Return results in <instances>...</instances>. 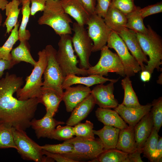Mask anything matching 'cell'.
Wrapping results in <instances>:
<instances>
[{
  "label": "cell",
  "instance_id": "cell-36",
  "mask_svg": "<svg viewBox=\"0 0 162 162\" xmlns=\"http://www.w3.org/2000/svg\"><path fill=\"white\" fill-rule=\"evenodd\" d=\"M150 111L153 127L159 132L162 125V98L154 99L152 102Z\"/></svg>",
  "mask_w": 162,
  "mask_h": 162
},
{
  "label": "cell",
  "instance_id": "cell-4",
  "mask_svg": "<svg viewBox=\"0 0 162 162\" xmlns=\"http://www.w3.org/2000/svg\"><path fill=\"white\" fill-rule=\"evenodd\" d=\"M38 55V60L30 75L26 78V83L22 88L16 92L17 98L26 100L34 98H41L42 90V76L46 67L47 59L45 49L39 51Z\"/></svg>",
  "mask_w": 162,
  "mask_h": 162
},
{
  "label": "cell",
  "instance_id": "cell-40",
  "mask_svg": "<svg viewBox=\"0 0 162 162\" xmlns=\"http://www.w3.org/2000/svg\"><path fill=\"white\" fill-rule=\"evenodd\" d=\"M43 150L52 153L64 154L70 153L74 150L73 145L70 143L64 142L57 144H45L41 146Z\"/></svg>",
  "mask_w": 162,
  "mask_h": 162
},
{
  "label": "cell",
  "instance_id": "cell-33",
  "mask_svg": "<svg viewBox=\"0 0 162 162\" xmlns=\"http://www.w3.org/2000/svg\"><path fill=\"white\" fill-rule=\"evenodd\" d=\"M10 124L0 122V149L13 148L17 149L13 139Z\"/></svg>",
  "mask_w": 162,
  "mask_h": 162
},
{
  "label": "cell",
  "instance_id": "cell-49",
  "mask_svg": "<svg viewBox=\"0 0 162 162\" xmlns=\"http://www.w3.org/2000/svg\"><path fill=\"white\" fill-rule=\"evenodd\" d=\"M152 74L146 70H141L140 73V78L141 80L143 82H149L151 79Z\"/></svg>",
  "mask_w": 162,
  "mask_h": 162
},
{
  "label": "cell",
  "instance_id": "cell-25",
  "mask_svg": "<svg viewBox=\"0 0 162 162\" xmlns=\"http://www.w3.org/2000/svg\"><path fill=\"white\" fill-rule=\"evenodd\" d=\"M40 103L45 106L46 113L53 117L57 112L61 102V97L56 93L50 91L42 90Z\"/></svg>",
  "mask_w": 162,
  "mask_h": 162
},
{
  "label": "cell",
  "instance_id": "cell-27",
  "mask_svg": "<svg viewBox=\"0 0 162 162\" xmlns=\"http://www.w3.org/2000/svg\"><path fill=\"white\" fill-rule=\"evenodd\" d=\"M21 2L19 0H12L6 5L5 10L7 18L4 22L6 28V33L9 34L18 22L20 13L19 6Z\"/></svg>",
  "mask_w": 162,
  "mask_h": 162
},
{
  "label": "cell",
  "instance_id": "cell-41",
  "mask_svg": "<svg viewBox=\"0 0 162 162\" xmlns=\"http://www.w3.org/2000/svg\"><path fill=\"white\" fill-rule=\"evenodd\" d=\"M162 12V2L154 4L148 5L142 8H141L140 10V14L143 19L149 16Z\"/></svg>",
  "mask_w": 162,
  "mask_h": 162
},
{
  "label": "cell",
  "instance_id": "cell-18",
  "mask_svg": "<svg viewBox=\"0 0 162 162\" xmlns=\"http://www.w3.org/2000/svg\"><path fill=\"white\" fill-rule=\"evenodd\" d=\"M63 122L56 120L49 115L46 114L41 119L34 118L30 122V127L34 130L37 137L48 138L50 133L59 125L64 124Z\"/></svg>",
  "mask_w": 162,
  "mask_h": 162
},
{
  "label": "cell",
  "instance_id": "cell-26",
  "mask_svg": "<svg viewBox=\"0 0 162 162\" xmlns=\"http://www.w3.org/2000/svg\"><path fill=\"white\" fill-rule=\"evenodd\" d=\"M27 41H20L19 45L12 49L10 53L11 60L16 64L21 62H24L34 66L36 64L37 62L34 60L31 55Z\"/></svg>",
  "mask_w": 162,
  "mask_h": 162
},
{
  "label": "cell",
  "instance_id": "cell-38",
  "mask_svg": "<svg viewBox=\"0 0 162 162\" xmlns=\"http://www.w3.org/2000/svg\"><path fill=\"white\" fill-rule=\"evenodd\" d=\"M74 136L73 126L59 125L50 133L48 138L65 141L72 138Z\"/></svg>",
  "mask_w": 162,
  "mask_h": 162
},
{
  "label": "cell",
  "instance_id": "cell-17",
  "mask_svg": "<svg viewBox=\"0 0 162 162\" xmlns=\"http://www.w3.org/2000/svg\"><path fill=\"white\" fill-rule=\"evenodd\" d=\"M95 104L94 98L91 93L73 109L66 121V125L73 126L80 122L87 117Z\"/></svg>",
  "mask_w": 162,
  "mask_h": 162
},
{
  "label": "cell",
  "instance_id": "cell-53",
  "mask_svg": "<svg viewBox=\"0 0 162 162\" xmlns=\"http://www.w3.org/2000/svg\"><path fill=\"white\" fill-rule=\"evenodd\" d=\"M20 0V1L21 2L23 0Z\"/></svg>",
  "mask_w": 162,
  "mask_h": 162
},
{
  "label": "cell",
  "instance_id": "cell-8",
  "mask_svg": "<svg viewBox=\"0 0 162 162\" xmlns=\"http://www.w3.org/2000/svg\"><path fill=\"white\" fill-rule=\"evenodd\" d=\"M98 63L87 70L88 75H97L107 76L109 73H115L123 77L126 75L123 64L118 56L105 45L100 50Z\"/></svg>",
  "mask_w": 162,
  "mask_h": 162
},
{
  "label": "cell",
  "instance_id": "cell-1",
  "mask_svg": "<svg viewBox=\"0 0 162 162\" xmlns=\"http://www.w3.org/2000/svg\"><path fill=\"white\" fill-rule=\"evenodd\" d=\"M23 83L22 77L8 72L0 79V122L25 130L30 127L40 101L37 98L20 100L14 97Z\"/></svg>",
  "mask_w": 162,
  "mask_h": 162
},
{
  "label": "cell",
  "instance_id": "cell-47",
  "mask_svg": "<svg viewBox=\"0 0 162 162\" xmlns=\"http://www.w3.org/2000/svg\"><path fill=\"white\" fill-rule=\"evenodd\" d=\"M142 149H137L133 152L128 154L125 162H143L141 157Z\"/></svg>",
  "mask_w": 162,
  "mask_h": 162
},
{
  "label": "cell",
  "instance_id": "cell-43",
  "mask_svg": "<svg viewBox=\"0 0 162 162\" xmlns=\"http://www.w3.org/2000/svg\"><path fill=\"white\" fill-rule=\"evenodd\" d=\"M47 0H30L31 15L34 16L39 11H43Z\"/></svg>",
  "mask_w": 162,
  "mask_h": 162
},
{
  "label": "cell",
  "instance_id": "cell-20",
  "mask_svg": "<svg viewBox=\"0 0 162 162\" xmlns=\"http://www.w3.org/2000/svg\"><path fill=\"white\" fill-rule=\"evenodd\" d=\"M65 12L73 18L79 24L84 26L90 15L79 0H60Z\"/></svg>",
  "mask_w": 162,
  "mask_h": 162
},
{
  "label": "cell",
  "instance_id": "cell-3",
  "mask_svg": "<svg viewBox=\"0 0 162 162\" xmlns=\"http://www.w3.org/2000/svg\"><path fill=\"white\" fill-rule=\"evenodd\" d=\"M148 32L142 34L135 32L140 46L144 53L149 59L144 70L152 74L155 69L160 70L162 64V40L161 37L151 28L147 25Z\"/></svg>",
  "mask_w": 162,
  "mask_h": 162
},
{
  "label": "cell",
  "instance_id": "cell-44",
  "mask_svg": "<svg viewBox=\"0 0 162 162\" xmlns=\"http://www.w3.org/2000/svg\"><path fill=\"white\" fill-rule=\"evenodd\" d=\"M43 153L47 157L58 162H77L61 154L52 153L42 149Z\"/></svg>",
  "mask_w": 162,
  "mask_h": 162
},
{
  "label": "cell",
  "instance_id": "cell-35",
  "mask_svg": "<svg viewBox=\"0 0 162 162\" xmlns=\"http://www.w3.org/2000/svg\"><path fill=\"white\" fill-rule=\"evenodd\" d=\"M158 132L153 127L152 132L142 148L143 156L152 162L153 154L156 148L159 136Z\"/></svg>",
  "mask_w": 162,
  "mask_h": 162
},
{
  "label": "cell",
  "instance_id": "cell-7",
  "mask_svg": "<svg viewBox=\"0 0 162 162\" xmlns=\"http://www.w3.org/2000/svg\"><path fill=\"white\" fill-rule=\"evenodd\" d=\"M64 142L72 144L74 148L72 152L62 154L77 162L84 160L94 162L105 150L99 138L89 140L76 136Z\"/></svg>",
  "mask_w": 162,
  "mask_h": 162
},
{
  "label": "cell",
  "instance_id": "cell-13",
  "mask_svg": "<svg viewBox=\"0 0 162 162\" xmlns=\"http://www.w3.org/2000/svg\"><path fill=\"white\" fill-rule=\"evenodd\" d=\"M110 28L116 32L123 40L140 65L141 71L144 70L145 65L144 63L147 64L148 60L140 46L135 32L125 27L121 26H112Z\"/></svg>",
  "mask_w": 162,
  "mask_h": 162
},
{
  "label": "cell",
  "instance_id": "cell-23",
  "mask_svg": "<svg viewBox=\"0 0 162 162\" xmlns=\"http://www.w3.org/2000/svg\"><path fill=\"white\" fill-rule=\"evenodd\" d=\"M116 148L128 154L137 149L134 127L128 126L120 130Z\"/></svg>",
  "mask_w": 162,
  "mask_h": 162
},
{
  "label": "cell",
  "instance_id": "cell-52",
  "mask_svg": "<svg viewBox=\"0 0 162 162\" xmlns=\"http://www.w3.org/2000/svg\"><path fill=\"white\" fill-rule=\"evenodd\" d=\"M2 14H1L0 12V26H2Z\"/></svg>",
  "mask_w": 162,
  "mask_h": 162
},
{
  "label": "cell",
  "instance_id": "cell-37",
  "mask_svg": "<svg viewBox=\"0 0 162 162\" xmlns=\"http://www.w3.org/2000/svg\"><path fill=\"white\" fill-rule=\"evenodd\" d=\"M74 136L89 140L95 139L93 132L94 124L91 121L86 120L84 123H79L74 126Z\"/></svg>",
  "mask_w": 162,
  "mask_h": 162
},
{
  "label": "cell",
  "instance_id": "cell-45",
  "mask_svg": "<svg viewBox=\"0 0 162 162\" xmlns=\"http://www.w3.org/2000/svg\"><path fill=\"white\" fill-rule=\"evenodd\" d=\"M162 137L159 136L158 143L153 154L152 162H162Z\"/></svg>",
  "mask_w": 162,
  "mask_h": 162
},
{
  "label": "cell",
  "instance_id": "cell-46",
  "mask_svg": "<svg viewBox=\"0 0 162 162\" xmlns=\"http://www.w3.org/2000/svg\"><path fill=\"white\" fill-rule=\"evenodd\" d=\"M83 6L90 15L94 14L96 0H79Z\"/></svg>",
  "mask_w": 162,
  "mask_h": 162
},
{
  "label": "cell",
  "instance_id": "cell-31",
  "mask_svg": "<svg viewBox=\"0 0 162 162\" xmlns=\"http://www.w3.org/2000/svg\"><path fill=\"white\" fill-rule=\"evenodd\" d=\"M19 26L20 22H18L11 31L7 40L2 46H0V59L11 60V52L14 44L19 40L18 29Z\"/></svg>",
  "mask_w": 162,
  "mask_h": 162
},
{
  "label": "cell",
  "instance_id": "cell-48",
  "mask_svg": "<svg viewBox=\"0 0 162 162\" xmlns=\"http://www.w3.org/2000/svg\"><path fill=\"white\" fill-rule=\"evenodd\" d=\"M16 64L12 60L0 59V79L3 75L4 70L10 69Z\"/></svg>",
  "mask_w": 162,
  "mask_h": 162
},
{
  "label": "cell",
  "instance_id": "cell-39",
  "mask_svg": "<svg viewBox=\"0 0 162 162\" xmlns=\"http://www.w3.org/2000/svg\"><path fill=\"white\" fill-rule=\"evenodd\" d=\"M134 0H112L110 6L114 7L126 16L135 10L137 8Z\"/></svg>",
  "mask_w": 162,
  "mask_h": 162
},
{
  "label": "cell",
  "instance_id": "cell-50",
  "mask_svg": "<svg viewBox=\"0 0 162 162\" xmlns=\"http://www.w3.org/2000/svg\"><path fill=\"white\" fill-rule=\"evenodd\" d=\"M9 2L8 0H0V9L5 10V7Z\"/></svg>",
  "mask_w": 162,
  "mask_h": 162
},
{
  "label": "cell",
  "instance_id": "cell-51",
  "mask_svg": "<svg viewBox=\"0 0 162 162\" xmlns=\"http://www.w3.org/2000/svg\"><path fill=\"white\" fill-rule=\"evenodd\" d=\"M162 73H161V74H160V75L158 76V79L157 80V82L158 84H162Z\"/></svg>",
  "mask_w": 162,
  "mask_h": 162
},
{
  "label": "cell",
  "instance_id": "cell-29",
  "mask_svg": "<svg viewBox=\"0 0 162 162\" xmlns=\"http://www.w3.org/2000/svg\"><path fill=\"white\" fill-rule=\"evenodd\" d=\"M21 3L22 5V18L18 29L19 38L20 41H28L31 37L30 32L26 29L31 15L30 0H23L21 1Z\"/></svg>",
  "mask_w": 162,
  "mask_h": 162
},
{
  "label": "cell",
  "instance_id": "cell-11",
  "mask_svg": "<svg viewBox=\"0 0 162 162\" xmlns=\"http://www.w3.org/2000/svg\"><path fill=\"white\" fill-rule=\"evenodd\" d=\"M106 46L116 52L124 67L126 76H134L140 71L141 68L131 54L125 43L115 31L111 30L107 39Z\"/></svg>",
  "mask_w": 162,
  "mask_h": 162
},
{
  "label": "cell",
  "instance_id": "cell-16",
  "mask_svg": "<svg viewBox=\"0 0 162 162\" xmlns=\"http://www.w3.org/2000/svg\"><path fill=\"white\" fill-rule=\"evenodd\" d=\"M151 103L137 107H128L122 104L114 108L129 126L134 127L141 118L150 111Z\"/></svg>",
  "mask_w": 162,
  "mask_h": 162
},
{
  "label": "cell",
  "instance_id": "cell-22",
  "mask_svg": "<svg viewBox=\"0 0 162 162\" xmlns=\"http://www.w3.org/2000/svg\"><path fill=\"white\" fill-rule=\"evenodd\" d=\"M95 114L98 120L104 125L113 126L120 129L128 126L114 110L99 107L96 110Z\"/></svg>",
  "mask_w": 162,
  "mask_h": 162
},
{
  "label": "cell",
  "instance_id": "cell-6",
  "mask_svg": "<svg viewBox=\"0 0 162 162\" xmlns=\"http://www.w3.org/2000/svg\"><path fill=\"white\" fill-rule=\"evenodd\" d=\"M45 49L47 62L43 73L42 90L53 92L62 98L64 92L62 86L64 77L56 58L57 51L51 45H47Z\"/></svg>",
  "mask_w": 162,
  "mask_h": 162
},
{
  "label": "cell",
  "instance_id": "cell-28",
  "mask_svg": "<svg viewBox=\"0 0 162 162\" xmlns=\"http://www.w3.org/2000/svg\"><path fill=\"white\" fill-rule=\"evenodd\" d=\"M121 85L124 90L123 100L121 104L128 107H137L141 105L134 92L130 77L125 76L121 80Z\"/></svg>",
  "mask_w": 162,
  "mask_h": 162
},
{
  "label": "cell",
  "instance_id": "cell-30",
  "mask_svg": "<svg viewBox=\"0 0 162 162\" xmlns=\"http://www.w3.org/2000/svg\"><path fill=\"white\" fill-rule=\"evenodd\" d=\"M140 7L137 6L135 10L126 16L127 21L125 27L135 32L145 34L147 33L148 30L140 14Z\"/></svg>",
  "mask_w": 162,
  "mask_h": 162
},
{
  "label": "cell",
  "instance_id": "cell-24",
  "mask_svg": "<svg viewBox=\"0 0 162 162\" xmlns=\"http://www.w3.org/2000/svg\"><path fill=\"white\" fill-rule=\"evenodd\" d=\"M120 129L113 126L104 125L98 130H93L94 135L98 136L105 150L116 148Z\"/></svg>",
  "mask_w": 162,
  "mask_h": 162
},
{
  "label": "cell",
  "instance_id": "cell-42",
  "mask_svg": "<svg viewBox=\"0 0 162 162\" xmlns=\"http://www.w3.org/2000/svg\"><path fill=\"white\" fill-rule=\"evenodd\" d=\"M112 0H96L94 14L104 18L109 7Z\"/></svg>",
  "mask_w": 162,
  "mask_h": 162
},
{
  "label": "cell",
  "instance_id": "cell-32",
  "mask_svg": "<svg viewBox=\"0 0 162 162\" xmlns=\"http://www.w3.org/2000/svg\"><path fill=\"white\" fill-rule=\"evenodd\" d=\"M104 21L110 28L115 26L125 27L127 20L126 16L116 8L110 6Z\"/></svg>",
  "mask_w": 162,
  "mask_h": 162
},
{
  "label": "cell",
  "instance_id": "cell-9",
  "mask_svg": "<svg viewBox=\"0 0 162 162\" xmlns=\"http://www.w3.org/2000/svg\"><path fill=\"white\" fill-rule=\"evenodd\" d=\"M12 131L17 151L23 159L36 162L47 161L41 146L31 139L24 130L12 128Z\"/></svg>",
  "mask_w": 162,
  "mask_h": 162
},
{
  "label": "cell",
  "instance_id": "cell-15",
  "mask_svg": "<svg viewBox=\"0 0 162 162\" xmlns=\"http://www.w3.org/2000/svg\"><path fill=\"white\" fill-rule=\"evenodd\" d=\"M62 97L68 112H71L74 107L91 93L89 87L79 84L75 86H69L65 89Z\"/></svg>",
  "mask_w": 162,
  "mask_h": 162
},
{
  "label": "cell",
  "instance_id": "cell-19",
  "mask_svg": "<svg viewBox=\"0 0 162 162\" xmlns=\"http://www.w3.org/2000/svg\"><path fill=\"white\" fill-rule=\"evenodd\" d=\"M118 80V79H110L97 75L79 76L76 75L70 74L64 77L62 88L63 90L65 89L68 87L76 84L82 85L89 87L94 85L104 84L107 81L115 83Z\"/></svg>",
  "mask_w": 162,
  "mask_h": 162
},
{
  "label": "cell",
  "instance_id": "cell-34",
  "mask_svg": "<svg viewBox=\"0 0 162 162\" xmlns=\"http://www.w3.org/2000/svg\"><path fill=\"white\" fill-rule=\"evenodd\" d=\"M128 154L116 148L106 150L94 162H125Z\"/></svg>",
  "mask_w": 162,
  "mask_h": 162
},
{
  "label": "cell",
  "instance_id": "cell-5",
  "mask_svg": "<svg viewBox=\"0 0 162 162\" xmlns=\"http://www.w3.org/2000/svg\"><path fill=\"white\" fill-rule=\"evenodd\" d=\"M58 48L56 53V58L65 77L70 74L88 75L87 70L77 66L79 61L75 55L73 49L72 37L68 34L60 36Z\"/></svg>",
  "mask_w": 162,
  "mask_h": 162
},
{
  "label": "cell",
  "instance_id": "cell-12",
  "mask_svg": "<svg viewBox=\"0 0 162 162\" xmlns=\"http://www.w3.org/2000/svg\"><path fill=\"white\" fill-rule=\"evenodd\" d=\"M86 25L88 34L93 43L92 52L100 51L106 45L112 29L106 24L104 18L95 14L90 15Z\"/></svg>",
  "mask_w": 162,
  "mask_h": 162
},
{
  "label": "cell",
  "instance_id": "cell-10",
  "mask_svg": "<svg viewBox=\"0 0 162 162\" xmlns=\"http://www.w3.org/2000/svg\"><path fill=\"white\" fill-rule=\"evenodd\" d=\"M72 30L74 32L72 37V43L74 51L79 59L80 68L87 70L91 66L89 59L92 52L93 42L84 26L74 22Z\"/></svg>",
  "mask_w": 162,
  "mask_h": 162
},
{
  "label": "cell",
  "instance_id": "cell-14",
  "mask_svg": "<svg viewBox=\"0 0 162 162\" xmlns=\"http://www.w3.org/2000/svg\"><path fill=\"white\" fill-rule=\"evenodd\" d=\"M114 82H110L106 85L103 83L98 85L91 90L96 104L99 107L111 109L116 108L118 104L113 94Z\"/></svg>",
  "mask_w": 162,
  "mask_h": 162
},
{
  "label": "cell",
  "instance_id": "cell-2",
  "mask_svg": "<svg viewBox=\"0 0 162 162\" xmlns=\"http://www.w3.org/2000/svg\"><path fill=\"white\" fill-rule=\"evenodd\" d=\"M43 11L38 21L39 25L50 26L59 36L72 34L70 23L73 22L64 11L60 0H47Z\"/></svg>",
  "mask_w": 162,
  "mask_h": 162
},
{
  "label": "cell",
  "instance_id": "cell-21",
  "mask_svg": "<svg viewBox=\"0 0 162 162\" xmlns=\"http://www.w3.org/2000/svg\"><path fill=\"white\" fill-rule=\"evenodd\" d=\"M153 127L150 111L145 115L134 126V133L137 149L142 148Z\"/></svg>",
  "mask_w": 162,
  "mask_h": 162
}]
</instances>
